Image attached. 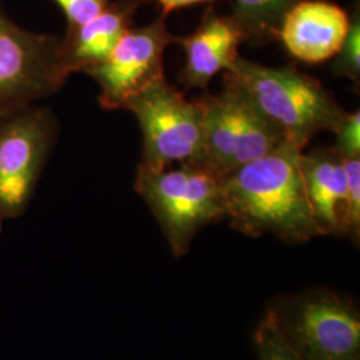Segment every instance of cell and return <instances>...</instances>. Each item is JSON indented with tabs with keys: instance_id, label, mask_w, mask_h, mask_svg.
Segmentation results:
<instances>
[{
	"instance_id": "cell-1",
	"label": "cell",
	"mask_w": 360,
	"mask_h": 360,
	"mask_svg": "<svg viewBox=\"0 0 360 360\" xmlns=\"http://www.w3.org/2000/svg\"><path fill=\"white\" fill-rule=\"evenodd\" d=\"M292 144L254 160L223 178L226 218L251 238L271 233L285 243H306L322 236L309 206Z\"/></svg>"
},
{
	"instance_id": "cell-2",
	"label": "cell",
	"mask_w": 360,
	"mask_h": 360,
	"mask_svg": "<svg viewBox=\"0 0 360 360\" xmlns=\"http://www.w3.org/2000/svg\"><path fill=\"white\" fill-rule=\"evenodd\" d=\"M223 79L300 151L321 131L335 132L346 115L316 79L292 67H266L239 56Z\"/></svg>"
},
{
	"instance_id": "cell-3",
	"label": "cell",
	"mask_w": 360,
	"mask_h": 360,
	"mask_svg": "<svg viewBox=\"0 0 360 360\" xmlns=\"http://www.w3.org/2000/svg\"><path fill=\"white\" fill-rule=\"evenodd\" d=\"M135 191L150 207L175 257L188 252L203 227L226 218L221 180L199 166L155 171L139 165Z\"/></svg>"
},
{
	"instance_id": "cell-4",
	"label": "cell",
	"mask_w": 360,
	"mask_h": 360,
	"mask_svg": "<svg viewBox=\"0 0 360 360\" xmlns=\"http://www.w3.org/2000/svg\"><path fill=\"white\" fill-rule=\"evenodd\" d=\"M200 99L203 143L198 166L219 179L291 144L240 91L229 83H224V90L219 95H205Z\"/></svg>"
},
{
	"instance_id": "cell-5",
	"label": "cell",
	"mask_w": 360,
	"mask_h": 360,
	"mask_svg": "<svg viewBox=\"0 0 360 360\" xmlns=\"http://www.w3.org/2000/svg\"><path fill=\"white\" fill-rule=\"evenodd\" d=\"M124 110L136 116L142 129L141 165L144 167L160 171L172 163L199 165L203 143L202 99L187 101L163 77L131 98Z\"/></svg>"
},
{
	"instance_id": "cell-6",
	"label": "cell",
	"mask_w": 360,
	"mask_h": 360,
	"mask_svg": "<svg viewBox=\"0 0 360 360\" xmlns=\"http://www.w3.org/2000/svg\"><path fill=\"white\" fill-rule=\"evenodd\" d=\"M67 77L62 39L18 26L0 8V116L56 92Z\"/></svg>"
},
{
	"instance_id": "cell-7",
	"label": "cell",
	"mask_w": 360,
	"mask_h": 360,
	"mask_svg": "<svg viewBox=\"0 0 360 360\" xmlns=\"http://www.w3.org/2000/svg\"><path fill=\"white\" fill-rule=\"evenodd\" d=\"M272 309L285 340L303 359H360L359 314L346 299L316 291Z\"/></svg>"
},
{
	"instance_id": "cell-8",
	"label": "cell",
	"mask_w": 360,
	"mask_h": 360,
	"mask_svg": "<svg viewBox=\"0 0 360 360\" xmlns=\"http://www.w3.org/2000/svg\"><path fill=\"white\" fill-rule=\"evenodd\" d=\"M55 138L50 111L26 107L0 116V223L30 205Z\"/></svg>"
},
{
	"instance_id": "cell-9",
	"label": "cell",
	"mask_w": 360,
	"mask_h": 360,
	"mask_svg": "<svg viewBox=\"0 0 360 360\" xmlns=\"http://www.w3.org/2000/svg\"><path fill=\"white\" fill-rule=\"evenodd\" d=\"M165 18L131 27L103 62L84 71L99 86L104 110H124L131 98L165 77V51L179 39L169 34Z\"/></svg>"
},
{
	"instance_id": "cell-10",
	"label": "cell",
	"mask_w": 360,
	"mask_h": 360,
	"mask_svg": "<svg viewBox=\"0 0 360 360\" xmlns=\"http://www.w3.org/2000/svg\"><path fill=\"white\" fill-rule=\"evenodd\" d=\"M347 13L326 0H299L283 16L278 38L297 60L309 65L333 59L348 28Z\"/></svg>"
},
{
	"instance_id": "cell-11",
	"label": "cell",
	"mask_w": 360,
	"mask_h": 360,
	"mask_svg": "<svg viewBox=\"0 0 360 360\" xmlns=\"http://www.w3.org/2000/svg\"><path fill=\"white\" fill-rule=\"evenodd\" d=\"M245 40V32L233 16L208 11L193 35L178 39L186 52L183 84L188 89L207 90L218 72L231 70Z\"/></svg>"
},
{
	"instance_id": "cell-12",
	"label": "cell",
	"mask_w": 360,
	"mask_h": 360,
	"mask_svg": "<svg viewBox=\"0 0 360 360\" xmlns=\"http://www.w3.org/2000/svg\"><path fill=\"white\" fill-rule=\"evenodd\" d=\"M309 206L323 235H348L347 176L336 150L300 154Z\"/></svg>"
},
{
	"instance_id": "cell-13",
	"label": "cell",
	"mask_w": 360,
	"mask_h": 360,
	"mask_svg": "<svg viewBox=\"0 0 360 360\" xmlns=\"http://www.w3.org/2000/svg\"><path fill=\"white\" fill-rule=\"evenodd\" d=\"M139 0H116L83 26L62 39V60L68 77L99 65L132 27Z\"/></svg>"
},
{
	"instance_id": "cell-14",
	"label": "cell",
	"mask_w": 360,
	"mask_h": 360,
	"mask_svg": "<svg viewBox=\"0 0 360 360\" xmlns=\"http://www.w3.org/2000/svg\"><path fill=\"white\" fill-rule=\"evenodd\" d=\"M299 0H235L232 15L247 39L257 41L278 38L285 13Z\"/></svg>"
},
{
	"instance_id": "cell-15",
	"label": "cell",
	"mask_w": 360,
	"mask_h": 360,
	"mask_svg": "<svg viewBox=\"0 0 360 360\" xmlns=\"http://www.w3.org/2000/svg\"><path fill=\"white\" fill-rule=\"evenodd\" d=\"M254 343L259 360H304L285 340L272 307L257 324Z\"/></svg>"
},
{
	"instance_id": "cell-16",
	"label": "cell",
	"mask_w": 360,
	"mask_h": 360,
	"mask_svg": "<svg viewBox=\"0 0 360 360\" xmlns=\"http://www.w3.org/2000/svg\"><path fill=\"white\" fill-rule=\"evenodd\" d=\"M333 65L336 77H346L352 82L360 80V23L359 16L349 22L346 39L340 50L335 55Z\"/></svg>"
},
{
	"instance_id": "cell-17",
	"label": "cell",
	"mask_w": 360,
	"mask_h": 360,
	"mask_svg": "<svg viewBox=\"0 0 360 360\" xmlns=\"http://www.w3.org/2000/svg\"><path fill=\"white\" fill-rule=\"evenodd\" d=\"M347 176L348 235L358 242L360 233V156L343 158Z\"/></svg>"
},
{
	"instance_id": "cell-18",
	"label": "cell",
	"mask_w": 360,
	"mask_h": 360,
	"mask_svg": "<svg viewBox=\"0 0 360 360\" xmlns=\"http://www.w3.org/2000/svg\"><path fill=\"white\" fill-rule=\"evenodd\" d=\"M65 13L68 30L86 25L108 6L110 0H53Z\"/></svg>"
},
{
	"instance_id": "cell-19",
	"label": "cell",
	"mask_w": 360,
	"mask_h": 360,
	"mask_svg": "<svg viewBox=\"0 0 360 360\" xmlns=\"http://www.w3.org/2000/svg\"><path fill=\"white\" fill-rule=\"evenodd\" d=\"M336 134L335 150L343 158L360 156V114L359 111L351 112L343 117Z\"/></svg>"
},
{
	"instance_id": "cell-20",
	"label": "cell",
	"mask_w": 360,
	"mask_h": 360,
	"mask_svg": "<svg viewBox=\"0 0 360 360\" xmlns=\"http://www.w3.org/2000/svg\"><path fill=\"white\" fill-rule=\"evenodd\" d=\"M163 8V15L166 16L167 13H172L175 10H179L183 7H188L198 3H206V1H212V0H158Z\"/></svg>"
},
{
	"instance_id": "cell-21",
	"label": "cell",
	"mask_w": 360,
	"mask_h": 360,
	"mask_svg": "<svg viewBox=\"0 0 360 360\" xmlns=\"http://www.w3.org/2000/svg\"><path fill=\"white\" fill-rule=\"evenodd\" d=\"M1 226H3V223H0V231H1Z\"/></svg>"
},
{
	"instance_id": "cell-22",
	"label": "cell",
	"mask_w": 360,
	"mask_h": 360,
	"mask_svg": "<svg viewBox=\"0 0 360 360\" xmlns=\"http://www.w3.org/2000/svg\"><path fill=\"white\" fill-rule=\"evenodd\" d=\"M355 360H360V359H355Z\"/></svg>"
}]
</instances>
